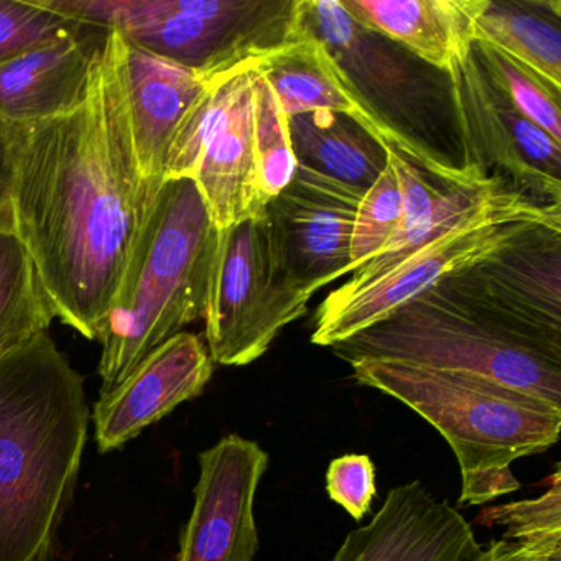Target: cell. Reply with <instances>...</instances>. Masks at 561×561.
<instances>
[{"mask_svg": "<svg viewBox=\"0 0 561 561\" xmlns=\"http://www.w3.org/2000/svg\"><path fill=\"white\" fill-rule=\"evenodd\" d=\"M442 284L505 327L561 350V228L535 226Z\"/></svg>", "mask_w": 561, "mask_h": 561, "instance_id": "11", "label": "cell"}, {"mask_svg": "<svg viewBox=\"0 0 561 561\" xmlns=\"http://www.w3.org/2000/svg\"><path fill=\"white\" fill-rule=\"evenodd\" d=\"M55 314L15 229L0 231V357L50 328Z\"/></svg>", "mask_w": 561, "mask_h": 561, "instance_id": "23", "label": "cell"}, {"mask_svg": "<svg viewBox=\"0 0 561 561\" xmlns=\"http://www.w3.org/2000/svg\"><path fill=\"white\" fill-rule=\"evenodd\" d=\"M360 386L380 390L425 419L461 469L459 505H482L520 489L512 462L560 439L561 407L488 377L396 360L351 364Z\"/></svg>", "mask_w": 561, "mask_h": 561, "instance_id": "3", "label": "cell"}, {"mask_svg": "<svg viewBox=\"0 0 561 561\" xmlns=\"http://www.w3.org/2000/svg\"><path fill=\"white\" fill-rule=\"evenodd\" d=\"M268 453L242 436H225L199 453L192 515L180 535L179 561H254L261 540L254 504Z\"/></svg>", "mask_w": 561, "mask_h": 561, "instance_id": "12", "label": "cell"}, {"mask_svg": "<svg viewBox=\"0 0 561 561\" xmlns=\"http://www.w3.org/2000/svg\"><path fill=\"white\" fill-rule=\"evenodd\" d=\"M465 561H561V537L501 538Z\"/></svg>", "mask_w": 561, "mask_h": 561, "instance_id": "30", "label": "cell"}, {"mask_svg": "<svg viewBox=\"0 0 561 561\" xmlns=\"http://www.w3.org/2000/svg\"><path fill=\"white\" fill-rule=\"evenodd\" d=\"M218 234L192 180L162 183L100 337L101 393L203 317Z\"/></svg>", "mask_w": 561, "mask_h": 561, "instance_id": "4", "label": "cell"}, {"mask_svg": "<svg viewBox=\"0 0 561 561\" xmlns=\"http://www.w3.org/2000/svg\"><path fill=\"white\" fill-rule=\"evenodd\" d=\"M83 377L48 331L0 357V561H51L90 428Z\"/></svg>", "mask_w": 561, "mask_h": 561, "instance_id": "2", "label": "cell"}, {"mask_svg": "<svg viewBox=\"0 0 561 561\" xmlns=\"http://www.w3.org/2000/svg\"><path fill=\"white\" fill-rule=\"evenodd\" d=\"M331 350L350 366L396 360L476 374L561 407V350L505 327L442 282Z\"/></svg>", "mask_w": 561, "mask_h": 561, "instance_id": "5", "label": "cell"}, {"mask_svg": "<svg viewBox=\"0 0 561 561\" xmlns=\"http://www.w3.org/2000/svg\"><path fill=\"white\" fill-rule=\"evenodd\" d=\"M215 363L198 334L182 331L147 354L116 387L101 393L93 422L101 453L123 448L147 426L205 392Z\"/></svg>", "mask_w": 561, "mask_h": 561, "instance_id": "15", "label": "cell"}, {"mask_svg": "<svg viewBox=\"0 0 561 561\" xmlns=\"http://www.w3.org/2000/svg\"><path fill=\"white\" fill-rule=\"evenodd\" d=\"M254 146L261 192L268 203L291 182L297 162L291 150L287 114L257 68L254 77Z\"/></svg>", "mask_w": 561, "mask_h": 561, "instance_id": "25", "label": "cell"}, {"mask_svg": "<svg viewBox=\"0 0 561 561\" xmlns=\"http://www.w3.org/2000/svg\"><path fill=\"white\" fill-rule=\"evenodd\" d=\"M255 68L271 84L287 117L311 111L344 114L359 123L386 149L442 182L461 183L471 176L465 167L458 169L446 162L379 116L354 90L323 45L305 32L298 41L255 61Z\"/></svg>", "mask_w": 561, "mask_h": 561, "instance_id": "14", "label": "cell"}, {"mask_svg": "<svg viewBox=\"0 0 561 561\" xmlns=\"http://www.w3.org/2000/svg\"><path fill=\"white\" fill-rule=\"evenodd\" d=\"M106 34L80 24L0 64V121L25 126L77 110Z\"/></svg>", "mask_w": 561, "mask_h": 561, "instance_id": "17", "label": "cell"}, {"mask_svg": "<svg viewBox=\"0 0 561 561\" xmlns=\"http://www.w3.org/2000/svg\"><path fill=\"white\" fill-rule=\"evenodd\" d=\"M327 491L331 501L354 520H363L377 495L376 466L367 455H344L328 466Z\"/></svg>", "mask_w": 561, "mask_h": 561, "instance_id": "29", "label": "cell"}, {"mask_svg": "<svg viewBox=\"0 0 561 561\" xmlns=\"http://www.w3.org/2000/svg\"><path fill=\"white\" fill-rule=\"evenodd\" d=\"M300 31L323 45L374 111L379 101L393 103L407 93L410 73L390 54V42L357 24L341 0H300Z\"/></svg>", "mask_w": 561, "mask_h": 561, "instance_id": "20", "label": "cell"}, {"mask_svg": "<svg viewBox=\"0 0 561 561\" xmlns=\"http://www.w3.org/2000/svg\"><path fill=\"white\" fill-rule=\"evenodd\" d=\"M472 54L489 80L511 103L554 142L561 144V88L484 42H472Z\"/></svg>", "mask_w": 561, "mask_h": 561, "instance_id": "24", "label": "cell"}, {"mask_svg": "<svg viewBox=\"0 0 561 561\" xmlns=\"http://www.w3.org/2000/svg\"><path fill=\"white\" fill-rule=\"evenodd\" d=\"M472 42H484L561 88L560 0H482Z\"/></svg>", "mask_w": 561, "mask_h": 561, "instance_id": "22", "label": "cell"}, {"mask_svg": "<svg viewBox=\"0 0 561 561\" xmlns=\"http://www.w3.org/2000/svg\"><path fill=\"white\" fill-rule=\"evenodd\" d=\"M254 64L209 81L167 157L163 182L192 180L219 231L264 215L267 205L254 146Z\"/></svg>", "mask_w": 561, "mask_h": 561, "instance_id": "9", "label": "cell"}, {"mask_svg": "<svg viewBox=\"0 0 561 561\" xmlns=\"http://www.w3.org/2000/svg\"><path fill=\"white\" fill-rule=\"evenodd\" d=\"M363 190L305 167L265 206V218L294 280L313 297L350 274L351 234Z\"/></svg>", "mask_w": 561, "mask_h": 561, "instance_id": "13", "label": "cell"}, {"mask_svg": "<svg viewBox=\"0 0 561 561\" xmlns=\"http://www.w3.org/2000/svg\"><path fill=\"white\" fill-rule=\"evenodd\" d=\"M535 226L561 228V205H538L518 192L508 193L370 284L356 290L340 287L331 291L314 313L311 343L333 347L350 340L448 275L491 257Z\"/></svg>", "mask_w": 561, "mask_h": 561, "instance_id": "7", "label": "cell"}, {"mask_svg": "<svg viewBox=\"0 0 561 561\" xmlns=\"http://www.w3.org/2000/svg\"><path fill=\"white\" fill-rule=\"evenodd\" d=\"M403 196L399 179L387 163L369 190H366L351 234L350 271L356 272L376 257L402 225Z\"/></svg>", "mask_w": 561, "mask_h": 561, "instance_id": "26", "label": "cell"}, {"mask_svg": "<svg viewBox=\"0 0 561 561\" xmlns=\"http://www.w3.org/2000/svg\"><path fill=\"white\" fill-rule=\"evenodd\" d=\"M38 0H0V64L77 27Z\"/></svg>", "mask_w": 561, "mask_h": 561, "instance_id": "28", "label": "cell"}, {"mask_svg": "<svg viewBox=\"0 0 561 561\" xmlns=\"http://www.w3.org/2000/svg\"><path fill=\"white\" fill-rule=\"evenodd\" d=\"M48 11L130 44L203 80L301 38L300 0H38Z\"/></svg>", "mask_w": 561, "mask_h": 561, "instance_id": "6", "label": "cell"}, {"mask_svg": "<svg viewBox=\"0 0 561 561\" xmlns=\"http://www.w3.org/2000/svg\"><path fill=\"white\" fill-rule=\"evenodd\" d=\"M550 488L537 499L508 502L479 512L476 522L485 527H504L502 538L561 537V474L557 465Z\"/></svg>", "mask_w": 561, "mask_h": 561, "instance_id": "27", "label": "cell"}, {"mask_svg": "<svg viewBox=\"0 0 561 561\" xmlns=\"http://www.w3.org/2000/svg\"><path fill=\"white\" fill-rule=\"evenodd\" d=\"M482 0H341L347 14L374 34L436 70L448 71L472 45Z\"/></svg>", "mask_w": 561, "mask_h": 561, "instance_id": "19", "label": "cell"}, {"mask_svg": "<svg viewBox=\"0 0 561 561\" xmlns=\"http://www.w3.org/2000/svg\"><path fill=\"white\" fill-rule=\"evenodd\" d=\"M119 57L134 152L144 180L159 192L170 146L209 81L121 35Z\"/></svg>", "mask_w": 561, "mask_h": 561, "instance_id": "18", "label": "cell"}, {"mask_svg": "<svg viewBox=\"0 0 561 561\" xmlns=\"http://www.w3.org/2000/svg\"><path fill=\"white\" fill-rule=\"evenodd\" d=\"M446 75L465 167L499 176L538 205H561V144L527 119L489 80L472 45Z\"/></svg>", "mask_w": 561, "mask_h": 561, "instance_id": "10", "label": "cell"}, {"mask_svg": "<svg viewBox=\"0 0 561 561\" xmlns=\"http://www.w3.org/2000/svg\"><path fill=\"white\" fill-rule=\"evenodd\" d=\"M310 295L291 277L265 213L218 234L205 318L213 363L249 366L308 310Z\"/></svg>", "mask_w": 561, "mask_h": 561, "instance_id": "8", "label": "cell"}, {"mask_svg": "<svg viewBox=\"0 0 561 561\" xmlns=\"http://www.w3.org/2000/svg\"><path fill=\"white\" fill-rule=\"evenodd\" d=\"M295 162L353 188L369 190L387 167V149L359 123L333 111L288 117Z\"/></svg>", "mask_w": 561, "mask_h": 561, "instance_id": "21", "label": "cell"}, {"mask_svg": "<svg viewBox=\"0 0 561 561\" xmlns=\"http://www.w3.org/2000/svg\"><path fill=\"white\" fill-rule=\"evenodd\" d=\"M479 548L458 508L412 481L389 491L373 520L350 531L330 561H465Z\"/></svg>", "mask_w": 561, "mask_h": 561, "instance_id": "16", "label": "cell"}, {"mask_svg": "<svg viewBox=\"0 0 561 561\" xmlns=\"http://www.w3.org/2000/svg\"><path fill=\"white\" fill-rule=\"evenodd\" d=\"M12 211L55 318L100 341L156 198L127 119L119 35L107 32L83 103L11 126Z\"/></svg>", "mask_w": 561, "mask_h": 561, "instance_id": "1", "label": "cell"}]
</instances>
